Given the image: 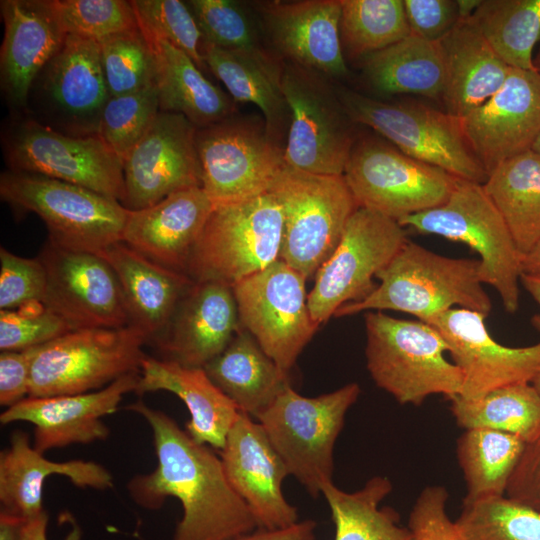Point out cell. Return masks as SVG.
Wrapping results in <instances>:
<instances>
[{"instance_id":"6da1fadb","label":"cell","mask_w":540,"mask_h":540,"mask_svg":"<svg viewBox=\"0 0 540 540\" xmlns=\"http://www.w3.org/2000/svg\"><path fill=\"white\" fill-rule=\"evenodd\" d=\"M126 409L150 425L157 457L152 472L130 479L129 495L148 510L160 509L168 497L179 500L183 515L172 540H233L258 528L210 446L196 442L172 417L142 400Z\"/></svg>"},{"instance_id":"7a4b0ae2","label":"cell","mask_w":540,"mask_h":540,"mask_svg":"<svg viewBox=\"0 0 540 540\" xmlns=\"http://www.w3.org/2000/svg\"><path fill=\"white\" fill-rule=\"evenodd\" d=\"M376 278L380 283L365 299L341 306L334 316L394 310L425 321L452 308L486 316L492 308L478 259L446 257L408 239Z\"/></svg>"},{"instance_id":"3957f363","label":"cell","mask_w":540,"mask_h":540,"mask_svg":"<svg viewBox=\"0 0 540 540\" xmlns=\"http://www.w3.org/2000/svg\"><path fill=\"white\" fill-rule=\"evenodd\" d=\"M365 329L367 370L398 403L419 406L431 395L461 394L462 371L446 358L448 345L433 326L369 311Z\"/></svg>"},{"instance_id":"277c9868","label":"cell","mask_w":540,"mask_h":540,"mask_svg":"<svg viewBox=\"0 0 540 540\" xmlns=\"http://www.w3.org/2000/svg\"><path fill=\"white\" fill-rule=\"evenodd\" d=\"M359 394L357 383L316 397L302 396L289 385L255 419L289 475L314 498L333 482L335 443Z\"/></svg>"},{"instance_id":"5b68a950","label":"cell","mask_w":540,"mask_h":540,"mask_svg":"<svg viewBox=\"0 0 540 540\" xmlns=\"http://www.w3.org/2000/svg\"><path fill=\"white\" fill-rule=\"evenodd\" d=\"M268 192L282 209L280 259L306 280L315 277L358 208L344 176L314 174L284 164Z\"/></svg>"},{"instance_id":"8992f818","label":"cell","mask_w":540,"mask_h":540,"mask_svg":"<svg viewBox=\"0 0 540 540\" xmlns=\"http://www.w3.org/2000/svg\"><path fill=\"white\" fill-rule=\"evenodd\" d=\"M282 209L264 193L215 207L189 258L186 275L194 282L231 287L280 259Z\"/></svg>"},{"instance_id":"52a82bcc","label":"cell","mask_w":540,"mask_h":540,"mask_svg":"<svg viewBox=\"0 0 540 540\" xmlns=\"http://www.w3.org/2000/svg\"><path fill=\"white\" fill-rule=\"evenodd\" d=\"M1 198L45 223L48 241L65 249L99 254L122 241L129 210L118 200L87 188L20 172H3Z\"/></svg>"},{"instance_id":"ba28073f","label":"cell","mask_w":540,"mask_h":540,"mask_svg":"<svg viewBox=\"0 0 540 540\" xmlns=\"http://www.w3.org/2000/svg\"><path fill=\"white\" fill-rule=\"evenodd\" d=\"M398 223L468 245L480 257L481 282L496 289L507 312L518 309L522 257L482 184L459 179L445 203Z\"/></svg>"},{"instance_id":"9c48e42d","label":"cell","mask_w":540,"mask_h":540,"mask_svg":"<svg viewBox=\"0 0 540 540\" xmlns=\"http://www.w3.org/2000/svg\"><path fill=\"white\" fill-rule=\"evenodd\" d=\"M336 89L355 123L369 126L406 155L459 179L486 182L488 173L471 149L460 118L421 104L388 103Z\"/></svg>"},{"instance_id":"30bf717a","label":"cell","mask_w":540,"mask_h":540,"mask_svg":"<svg viewBox=\"0 0 540 540\" xmlns=\"http://www.w3.org/2000/svg\"><path fill=\"white\" fill-rule=\"evenodd\" d=\"M281 87L291 113L285 164L314 174L343 175L357 138L336 86L317 72L283 61Z\"/></svg>"},{"instance_id":"8fae6325","label":"cell","mask_w":540,"mask_h":540,"mask_svg":"<svg viewBox=\"0 0 540 540\" xmlns=\"http://www.w3.org/2000/svg\"><path fill=\"white\" fill-rule=\"evenodd\" d=\"M147 337L136 327L83 328L42 345L28 397L81 394L140 371Z\"/></svg>"},{"instance_id":"7c38bea8","label":"cell","mask_w":540,"mask_h":540,"mask_svg":"<svg viewBox=\"0 0 540 540\" xmlns=\"http://www.w3.org/2000/svg\"><path fill=\"white\" fill-rule=\"evenodd\" d=\"M195 145L202 188L215 207L267 193L285 164L284 148L259 115L234 114L197 128Z\"/></svg>"},{"instance_id":"4fadbf2b","label":"cell","mask_w":540,"mask_h":540,"mask_svg":"<svg viewBox=\"0 0 540 540\" xmlns=\"http://www.w3.org/2000/svg\"><path fill=\"white\" fill-rule=\"evenodd\" d=\"M343 176L358 207L397 222L445 203L459 180L373 137L355 141Z\"/></svg>"},{"instance_id":"5bb4252c","label":"cell","mask_w":540,"mask_h":540,"mask_svg":"<svg viewBox=\"0 0 540 540\" xmlns=\"http://www.w3.org/2000/svg\"><path fill=\"white\" fill-rule=\"evenodd\" d=\"M406 240L407 233L397 221L358 207L336 249L315 275V284L307 297L313 321L320 325L341 306L365 299L376 287L373 277Z\"/></svg>"},{"instance_id":"9a60e30c","label":"cell","mask_w":540,"mask_h":540,"mask_svg":"<svg viewBox=\"0 0 540 540\" xmlns=\"http://www.w3.org/2000/svg\"><path fill=\"white\" fill-rule=\"evenodd\" d=\"M305 281L278 259L232 286L241 327L288 373L319 326L310 315Z\"/></svg>"},{"instance_id":"2e32d148","label":"cell","mask_w":540,"mask_h":540,"mask_svg":"<svg viewBox=\"0 0 540 540\" xmlns=\"http://www.w3.org/2000/svg\"><path fill=\"white\" fill-rule=\"evenodd\" d=\"M7 158L11 170L78 185L120 203L123 199V161L98 134L65 135L27 120L12 134Z\"/></svg>"},{"instance_id":"e0dca14e","label":"cell","mask_w":540,"mask_h":540,"mask_svg":"<svg viewBox=\"0 0 540 540\" xmlns=\"http://www.w3.org/2000/svg\"><path fill=\"white\" fill-rule=\"evenodd\" d=\"M38 258L47 276L42 303L73 330L130 325L118 278L100 255L65 249L48 241Z\"/></svg>"},{"instance_id":"ac0fdd59","label":"cell","mask_w":540,"mask_h":540,"mask_svg":"<svg viewBox=\"0 0 540 540\" xmlns=\"http://www.w3.org/2000/svg\"><path fill=\"white\" fill-rule=\"evenodd\" d=\"M196 130L184 115L159 111L123 162L126 209H144L179 190L202 187Z\"/></svg>"},{"instance_id":"d6986e66","label":"cell","mask_w":540,"mask_h":540,"mask_svg":"<svg viewBox=\"0 0 540 540\" xmlns=\"http://www.w3.org/2000/svg\"><path fill=\"white\" fill-rule=\"evenodd\" d=\"M486 315L452 308L424 322L433 326L448 345V353L462 371L463 398H476L510 384L531 383L540 373V342L508 347L495 341Z\"/></svg>"},{"instance_id":"ffe728a7","label":"cell","mask_w":540,"mask_h":540,"mask_svg":"<svg viewBox=\"0 0 540 540\" xmlns=\"http://www.w3.org/2000/svg\"><path fill=\"white\" fill-rule=\"evenodd\" d=\"M267 43L283 61L327 78L348 74L340 38V0L254 1Z\"/></svg>"},{"instance_id":"44dd1931","label":"cell","mask_w":540,"mask_h":540,"mask_svg":"<svg viewBox=\"0 0 540 540\" xmlns=\"http://www.w3.org/2000/svg\"><path fill=\"white\" fill-rule=\"evenodd\" d=\"M219 456L229 483L258 528L282 529L299 521L296 507L282 491L288 470L259 422L239 412Z\"/></svg>"},{"instance_id":"7402d4cb","label":"cell","mask_w":540,"mask_h":540,"mask_svg":"<svg viewBox=\"0 0 540 540\" xmlns=\"http://www.w3.org/2000/svg\"><path fill=\"white\" fill-rule=\"evenodd\" d=\"M460 121L489 175L501 162L530 150L540 134V74L511 68L502 87Z\"/></svg>"},{"instance_id":"603a6c76","label":"cell","mask_w":540,"mask_h":540,"mask_svg":"<svg viewBox=\"0 0 540 540\" xmlns=\"http://www.w3.org/2000/svg\"><path fill=\"white\" fill-rule=\"evenodd\" d=\"M139 372L125 375L102 389L47 397H27L0 415L7 425L26 421L34 426L33 447L40 453L72 444L105 440L110 430L102 418L117 411L125 394L135 392Z\"/></svg>"},{"instance_id":"cb8c5ba5","label":"cell","mask_w":540,"mask_h":540,"mask_svg":"<svg viewBox=\"0 0 540 540\" xmlns=\"http://www.w3.org/2000/svg\"><path fill=\"white\" fill-rule=\"evenodd\" d=\"M230 285L194 282L179 301L163 332L152 342L165 360L203 368L241 329Z\"/></svg>"},{"instance_id":"d4e9b609","label":"cell","mask_w":540,"mask_h":540,"mask_svg":"<svg viewBox=\"0 0 540 540\" xmlns=\"http://www.w3.org/2000/svg\"><path fill=\"white\" fill-rule=\"evenodd\" d=\"M214 208L202 187L179 190L150 207L129 210L122 242L149 260L186 274Z\"/></svg>"},{"instance_id":"484cf974","label":"cell","mask_w":540,"mask_h":540,"mask_svg":"<svg viewBox=\"0 0 540 540\" xmlns=\"http://www.w3.org/2000/svg\"><path fill=\"white\" fill-rule=\"evenodd\" d=\"M5 31L0 53L1 84L16 105H25L35 78L62 46L67 34L49 0H4Z\"/></svg>"},{"instance_id":"4316f807","label":"cell","mask_w":540,"mask_h":540,"mask_svg":"<svg viewBox=\"0 0 540 540\" xmlns=\"http://www.w3.org/2000/svg\"><path fill=\"white\" fill-rule=\"evenodd\" d=\"M53 474L67 477L79 488L105 490L113 486L111 473L101 464L80 459L48 460L30 444L25 432L15 430L9 446L0 453L1 510L23 519L45 512L43 487Z\"/></svg>"},{"instance_id":"83f0119b","label":"cell","mask_w":540,"mask_h":540,"mask_svg":"<svg viewBox=\"0 0 540 540\" xmlns=\"http://www.w3.org/2000/svg\"><path fill=\"white\" fill-rule=\"evenodd\" d=\"M164 390L186 405L190 420L186 432L198 443L221 450L239 410L212 382L203 368L145 355L135 393Z\"/></svg>"},{"instance_id":"f1b7e54d","label":"cell","mask_w":540,"mask_h":540,"mask_svg":"<svg viewBox=\"0 0 540 540\" xmlns=\"http://www.w3.org/2000/svg\"><path fill=\"white\" fill-rule=\"evenodd\" d=\"M100 255L120 283L130 325L148 339L166 328L179 301L194 283L186 274L163 267L124 242L105 248Z\"/></svg>"},{"instance_id":"f546056e","label":"cell","mask_w":540,"mask_h":540,"mask_svg":"<svg viewBox=\"0 0 540 540\" xmlns=\"http://www.w3.org/2000/svg\"><path fill=\"white\" fill-rule=\"evenodd\" d=\"M203 59L236 103L260 109L270 137L284 148L291 113L281 87L283 60L271 50H225L204 42Z\"/></svg>"},{"instance_id":"4dcf8cb0","label":"cell","mask_w":540,"mask_h":540,"mask_svg":"<svg viewBox=\"0 0 540 540\" xmlns=\"http://www.w3.org/2000/svg\"><path fill=\"white\" fill-rule=\"evenodd\" d=\"M438 43L445 73L442 99L449 114L462 118L502 87L511 68L469 19L459 20Z\"/></svg>"},{"instance_id":"1f68e13d","label":"cell","mask_w":540,"mask_h":540,"mask_svg":"<svg viewBox=\"0 0 540 540\" xmlns=\"http://www.w3.org/2000/svg\"><path fill=\"white\" fill-rule=\"evenodd\" d=\"M44 69L45 90L53 104L76 122L92 126L98 134L101 114L110 98L99 42L67 34Z\"/></svg>"},{"instance_id":"d6a6232c","label":"cell","mask_w":540,"mask_h":540,"mask_svg":"<svg viewBox=\"0 0 540 540\" xmlns=\"http://www.w3.org/2000/svg\"><path fill=\"white\" fill-rule=\"evenodd\" d=\"M203 369L240 412L254 419L291 385L289 373L243 328Z\"/></svg>"},{"instance_id":"836d02e7","label":"cell","mask_w":540,"mask_h":540,"mask_svg":"<svg viewBox=\"0 0 540 540\" xmlns=\"http://www.w3.org/2000/svg\"><path fill=\"white\" fill-rule=\"evenodd\" d=\"M147 39L155 53L160 111L182 114L197 128L237 113L232 97L209 81L186 53L165 40Z\"/></svg>"},{"instance_id":"e575fe53","label":"cell","mask_w":540,"mask_h":540,"mask_svg":"<svg viewBox=\"0 0 540 540\" xmlns=\"http://www.w3.org/2000/svg\"><path fill=\"white\" fill-rule=\"evenodd\" d=\"M482 185L523 258L540 242V156L530 149L511 157Z\"/></svg>"},{"instance_id":"d590c367","label":"cell","mask_w":540,"mask_h":540,"mask_svg":"<svg viewBox=\"0 0 540 540\" xmlns=\"http://www.w3.org/2000/svg\"><path fill=\"white\" fill-rule=\"evenodd\" d=\"M364 74L383 94H417L442 97L444 64L438 42L408 35L365 58Z\"/></svg>"},{"instance_id":"8d00e7d4","label":"cell","mask_w":540,"mask_h":540,"mask_svg":"<svg viewBox=\"0 0 540 540\" xmlns=\"http://www.w3.org/2000/svg\"><path fill=\"white\" fill-rule=\"evenodd\" d=\"M392 488L385 476L370 478L354 492L341 490L333 482L326 484L321 495L330 508L334 540H412L409 528L399 523L397 512L380 506Z\"/></svg>"},{"instance_id":"74e56055","label":"cell","mask_w":540,"mask_h":540,"mask_svg":"<svg viewBox=\"0 0 540 540\" xmlns=\"http://www.w3.org/2000/svg\"><path fill=\"white\" fill-rule=\"evenodd\" d=\"M526 443L519 437L486 428L466 429L456 454L467 493L463 502L506 496L511 476Z\"/></svg>"},{"instance_id":"f35d334b","label":"cell","mask_w":540,"mask_h":540,"mask_svg":"<svg viewBox=\"0 0 540 540\" xmlns=\"http://www.w3.org/2000/svg\"><path fill=\"white\" fill-rule=\"evenodd\" d=\"M450 402L457 425L465 430H497L525 443L540 436V394L531 383L502 386L476 398L455 396Z\"/></svg>"},{"instance_id":"ab89813d","label":"cell","mask_w":540,"mask_h":540,"mask_svg":"<svg viewBox=\"0 0 540 540\" xmlns=\"http://www.w3.org/2000/svg\"><path fill=\"white\" fill-rule=\"evenodd\" d=\"M469 21L510 68L536 71L532 53L540 39V0H484Z\"/></svg>"},{"instance_id":"60d3db41","label":"cell","mask_w":540,"mask_h":540,"mask_svg":"<svg viewBox=\"0 0 540 540\" xmlns=\"http://www.w3.org/2000/svg\"><path fill=\"white\" fill-rule=\"evenodd\" d=\"M340 38L353 58L368 56L410 35L403 0H340Z\"/></svg>"},{"instance_id":"b9f144b4","label":"cell","mask_w":540,"mask_h":540,"mask_svg":"<svg viewBox=\"0 0 540 540\" xmlns=\"http://www.w3.org/2000/svg\"><path fill=\"white\" fill-rule=\"evenodd\" d=\"M190 6L204 42L243 52L268 51L258 16L251 2L235 0H191Z\"/></svg>"},{"instance_id":"7bdbcfd3","label":"cell","mask_w":540,"mask_h":540,"mask_svg":"<svg viewBox=\"0 0 540 540\" xmlns=\"http://www.w3.org/2000/svg\"><path fill=\"white\" fill-rule=\"evenodd\" d=\"M456 523L466 540H540V513L506 496L463 502Z\"/></svg>"},{"instance_id":"ee69618b","label":"cell","mask_w":540,"mask_h":540,"mask_svg":"<svg viewBox=\"0 0 540 540\" xmlns=\"http://www.w3.org/2000/svg\"><path fill=\"white\" fill-rule=\"evenodd\" d=\"M98 42L110 97L132 93L155 84V53L139 26Z\"/></svg>"},{"instance_id":"f6af8a7d","label":"cell","mask_w":540,"mask_h":540,"mask_svg":"<svg viewBox=\"0 0 540 540\" xmlns=\"http://www.w3.org/2000/svg\"><path fill=\"white\" fill-rule=\"evenodd\" d=\"M159 111L156 84L110 97L101 114L98 135L124 162Z\"/></svg>"},{"instance_id":"bcb514c9","label":"cell","mask_w":540,"mask_h":540,"mask_svg":"<svg viewBox=\"0 0 540 540\" xmlns=\"http://www.w3.org/2000/svg\"><path fill=\"white\" fill-rule=\"evenodd\" d=\"M138 25L147 38L165 40L186 53L203 70L204 38L195 16L180 0H132Z\"/></svg>"},{"instance_id":"7dc6e473","label":"cell","mask_w":540,"mask_h":540,"mask_svg":"<svg viewBox=\"0 0 540 540\" xmlns=\"http://www.w3.org/2000/svg\"><path fill=\"white\" fill-rule=\"evenodd\" d=\"M49 4L66 34L99 41L139 26L131 1L49 0Z\"/></svg>"},{"instance_id":"c3c4849f","label":"cell","mask_w":540,"mask_h":540,"mask_svg":"<svg viewBox=\"0 0 540 540\" xmlns=\"http://www.w3.org/2000/svg\"><path fill=\"white\" fill-rule=\"evenodd\" d=\"M73 331L69 323L41 302L0 310V350L41 346Z\"/></svg>"},{"instance_id":"681fc988","label":"cell","mask_w":540,"mask_h":540,"mask_svg":"<svg viewBox=\"0 0 540 540\" xmlns=\"http://www.w3.org/2000/svg\"><path fill=\"white\" fill-rule=\"evenodd\" d=\"M47 276L39 258L17 256L0 248V308L13 310L41 302L46 293Z\"/></svg>"},{"instance_id":"f907efd6","label":"cell","mask_w":540,"mask_h":540,"mask_svg":"<svg viewBox=\"0 0 540 540\" xmlns=\"http://www.w3.org/2000/svg\"><path fill=\"white\" fill-rule=\"evenodd\" d=\"M448 499L444 486H427L421 491L409 516L412 540H466L447 513Z\"/></svg>"},{"instance_id":"816d5d0a","label":"cell","mask_w":540,"mask_h":540,"mask_svg":"<svg viewBox=\"0 0 540 540\" xmlns=\"http://www.w3.org/2000/svg\"><path fill=\"white\" fill-rule=\"evenodd\" d=\"M410 34L430 42L442 40L459 22L457 0H403Z\"/></svg>"},{"instance_id":"f5cc1de1","label":"cell","mask_w":540,"mask_h":540,"mask_svg":"<svg viewBox=\"0 0 540 540\" xmlns=\"http://www.w3.org/2000/svg\"><path fill=\"white\" fill-rule=\"evenodd\" d=\"M41 346L19 351H1L0 404L6 408L29 396L33 362Z\"/></svg>"},{"instance_id":"db71d44e","label":"cell","mask_w":540,"mask_h":540,"mask_svg":"<svg viewBox=\"0 0 540 540\" xmlns=\"http://www.w3.org/2000/svg\"><path fill=\"white\" fill-rule=\"evenodd\" d=\"M506 497L540 513V436L526 443L509 481Z\"/></svg>"},{"instance_id":"11a10c76","label":"cell","mask_w":540,"mask_h":540,"mask_svg":"<svg viewBox=\"0 0 540 540\" xmlns=\"http://www.w3.org/2000/svg\"><path fill=\"white\" fill-rule=\"evenodd\" d=\"M316 527L315 521L305 519L282 529L257 528L233 540H318Z\"/></svg>"},{"instance_id":"9f6ffc18","label":"cell","mask_w":540,"mask_h":540,"mask_svg":"<svg viewBox=\"0 0 540 540\" xmlns=\"http://www.w3.org/2000/svg\"><path fill=\"white\" fill-rule=\"evenodd\" d=\"M48 519L47 511L36 517L25 519L21 530V540H47ZM80 538L81 531L78 526H74L66 540H80Z\"/></svg>"},{"instance_id":"6f0895ef","label":"cell","mask_w":540,"mask_h":540,"mask_svg":"<svg viewBox=\"0 0 540 540\" xmlns=\"http://www.w3.org/2000/svg\"><path fill=\"white\" fill-rule=\"evenodd\" d=\"M25 519L0 511V540H21V530Z\"/></svg>"},{"instance_id":"680465c9","label":"cell","mask_w":540,"mask_h":540,"mask_svg":"<svg viewBox=\"0 0 540 540\" xmlns=\"http://www.w3.org/2000/svg\"><path fill=\"white\" fill-rule=\"evenodd\" d=\"M520 282L540 307V274L521 273ZM532 325L540 331V312L532 317Z\"/></svg>"},{"instance_id":"91938a15","label":"cell","mask_w":540,"mask_h":540,"mask_svg":"<svg viewBox=\"0 0 540 540\" xmlns=\"http://www.w3.org/2000/svg\"><path fill=\"white\" fill-rule=\"evenodd\" d=\"M522 273L540 274V242L521 260Z\"/></svg>"},{"instance_id":"94428289","label":"cell","mask_w":540,"mask_h":540,"mask_svg":"<svg viewBox=\"0 0 540 540\" xmlns=\"http://www.w3.org/2000/svg\"><path fill=\"white\" fill-rule=\"evenodd\" d=\"M481 0H457L460 20H466L471 17Z\"/></svg>"},{"instance_id":"6125c7cd","label":"cell","mask_w":540,"mask_h":540,"mask_svg":"<svg viewBox=\"0 0 540 540\" xmlns=\"http://www.w3.org/2000/svg\"><path fill=\"white\" fill-rule=\"evenodd\" d=\"M531 150L534 151L536 154H538L540 156V134L538 135V137L534 141V143H533V145L531 147Z\"/></svg>"},{"instance_id":"be15d7a7","label":"cell","mask_w":540,"mask_h":540,"mask_svg":"<svg viewBox=\"0 0 540 540\" xmlns=\"http://www.w3.org/2000/svg\"><path fill=\"white\" fill-rule=\"evenodd\" d=\"M531 384L540 394V373L532 380Z\"/></svg>"},{"instance_id":"e7e4bbea","label":"cell","mask_w":540,"mask_h":540,"mask_svg":"<svg viewBox=\"0 0 540 540\" xmlns=\"http://www.w3.org/2000/svg\"><path fill=\"white\" fill-rule=\"evenodd\" d=\"M534 62V67L536 69V71L540 74V49L535 57V59L533 60Z\"/></svg>"}]
</instances>
